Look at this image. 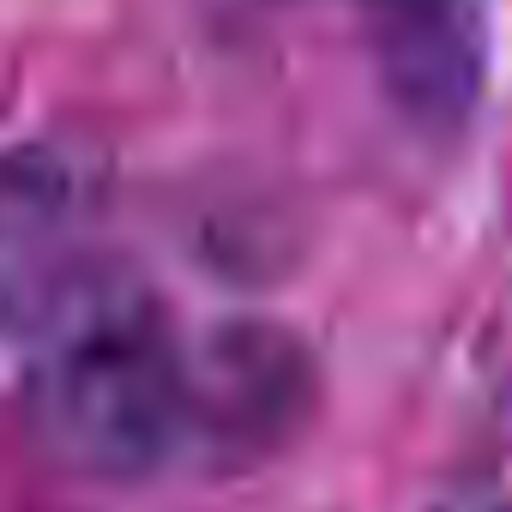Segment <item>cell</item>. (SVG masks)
<instances>
[{
    "label": "cell",
    "instance_id": "obj_1",
    "mask_svg": "<svg viewBox=\"0 0 512 512\" xmlns=\"http://www.w3.org/2000/svg\"><path fill=\"white\" fill-rule=\"evenodd\" d=\"M187 344L163 302L115 266L85 284L37 338L25 428L49 464L85 482H139L181 458Z\"/></svg>",
    "mask_w": 512,
    "mask_h": 512
},
{
    "label": "cell",
    "instance_id": "obj_2",
    "mask_svg": "<svg viewBox=\"0 0 512 512\" xmlns=\"http://www.w3.org/2000/svg\"><path fill=\"white\" fill-rule=\"evenodd\" d=\"M109 169L91 145L37 139L0 157V338L31 344L103 260Z\"/></svg>",
    "mask_w": 512,
    "mask_h": 512
},
{
    "label": "cell",
    "instance_id": "obj_3",
    "mask_svg": "<svg viewBox=\"0 0 512 512\" xmlns=\"http://www.w3.org/2000/svg\"><path fill=\"white\" fill-rule=\"evenodd\" d=\"M314 404V362L302 338L266 320H229L187 350L181 458L205 470H247L278 452Z\"/></svg>",
    "mask_w": 512,
    "mask_h": 512
}]
</instances>
